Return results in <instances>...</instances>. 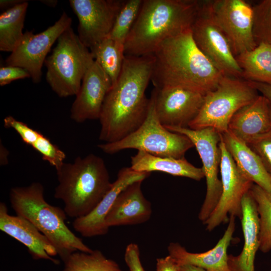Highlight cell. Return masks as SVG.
I'll return each instance as SVG.
<instances>
[{"label": "cell", "mask_w": 271, "mask_h": 271, "mask_svg": "<svg viewBox=\"0 0 271 271\" xmlns=\"http://www.w3.org/2000/svg\"><path fill=\"white\" fill-rule=\"evenodd\" d=\"M153 54L125 55L122 69L103 102L100 120V141H118L137 130L147 115L150 99L145 91L151 80Z\"/></svg>", "instance_id": "obj_1"}, {"label": "cell", "mask_w": 271, "mask_h": 271, "mask_svg": "<svg viewBox=\"0 0 271 271\" xmlns=\"http://www.w3.org/2000/svg\"><path fill=\"white\" fill-rule=\"evenodd\" d=\"M153 54L151 81L157 89L178 87L205 95L224 76L198 48L191 29L166 39Z\"/></svg>", "instance_id": "obj_2"}, {"label": "cell", "mask_w": 271, "mask_h": 271, "mask_svg": "<svg viewBox=\"0 0 271 271\" xmlns=\"http://www.w3.org/2000/svg\"><path fill=\"white\" fill-rule=\"evenodd\" d=\"M200 4L196 0H143L125 42V55L153 54L166 39L191 29Z\"/></svg>", "instance_id": "obj_3"}, {"label": "cell", "mask_w": 271, "mask_h": 271, "mask_svg": "<svg viewBox=\"0 0 271 271\" xmlns=\"http://www.w3.org/2000/svg\"><path fill=\"white\" fill-rule=\"evenodd\" d=\"M56 172L54 197L63 201L66 215L75 219L89 214L112 185L103 160L93 154L64 163Z\"/></svg>", "instance_id": "obj_4"}, {"label": "cell", "mask_w": 271, "mask_h": 271, "mask_svg": "<svg viewBox=\"0 0 271 271\" xmlns=\"http://www.w3.org/2000/svg\"><path fill=\"white\" fill-rule=\"evenodd\" d=\"M44 193V187L39 182L12 188L10 201L17 215L27 219L43 233L63 262L75 251L92 252L93 250L67 226L64 210L49 204L45 200Z\"/></svg>", "instance_id": "obj_5"}, {"label": "cell", "mask_w": 271, "mask_h": 271, "mask_svg": "<svg viewBox=\"0 0 271 271\" xmlns=\"http://www.w3.org/2000/svg\"><path fill=\"white\" fill-rule=\"evenodd\" d=\"M57 42L45 61L46 80L58 96L76 95L85 73L94 61L93 56L71 27Z\"/></svg>", "instance_id": "obj_6"}, {"label": "cell", "mask_w": 271, "mask_h": 271, "mask_svg": "<svg viewBox=\"0 0 271 271\" xmlns=\"http://www.w3.org/2000/svg\"><path fill=\"white\" fill-rule=\"evenodd\" d=\"M98 147L108 154L133 149L153 156L182 159L186 152L194 146L187 136L172 132L161 123L152 93L146 118L137 130L118 141L104 143Z\"/></svg>", "instance_id": "obj_7"}, {"label": "cell", "mask_w": 271, "mask_h": 271, "mask_svg": "<svg viewBox=\"0 0 271 271\" xmlns=\"http://www.w3.org/2000/svg\"><path fill=\"white\" fill-rule=\"evenodd\" d=\"M259 95L247 81L224 76L214 90L205 94L199 112L188 127L194 130L212 127L220 133L225 132L234 114Z\"/></svg>", "instance_id": "obj_8"}, {"label": "cell", "mask_w": 271, "mask_h": 271, "mask_svg": "<svg viewBox=\"0 0 271 271\" xmlns=\"http://www.w3.org/2000/svg\"><path fill=\"white\" fill-rule=\"evenodd\" d=\"M210 19L227 38L235 57L255 48L252 32L253 8L244 0L201 1Z\"/></svg>", "instance_id": "obj_9"}, {"label": "cell", "mask_w": 271, "mask_h": 271, "mask_svg": "<svg viewBox=\"0 0 271 271\" xmlns=\"http://www.w3.org/2000/svg\"><path fill=\"white\" fill-rule=\"evenodd\" d=\"M166 128L172 132L187 136L193 144L201 159L207 190L198 218L204 223L217 205L222 193L221 181L218 177L221 161L220 133L212 127L198 130L189 127Z\"/></svg>", "instance_id": "obj_10"}, {"label": "cell", "mask_w": 271, "mask_h": 271, "mask_svg": "<svg viewBox=\"0 0 271 271\" xmlns=\"http://www.w3.org/2000/svg\"><path fill=\"white\" fill-rule=\"evenodd\" d=\"M71 24L72 19L63 12L58 20L44 31L36 34L33 31L25 32L18 46L6 58V65L25 69L34 83H39L47 54L61 35L71 27Z\"/></svg>", "instance_id": "obj_11"}, {"label": "cell", "mask_w": 271, "mask_h": 271, "mask_svg": "<svg viewBox=\"0 0 271 271\" xmlns=\"http://www.w3.org/2000/svg\"><path fill=\"white\" fill-rule=\"evenodd\" d=\"M220 136V170L222 189L217 205L203 223L206 225V229L210 231L222 223L228 222V215L241 219L242 199L254 184L247 179L238 169L225 147L221 133Z\"/></svg>", "instance_id": "obj_12"}, {"label": "cell", "mask_w": 271, "mask_h": 271, "mask_svg": "<svg viewBox=\"0 0 271 271\" xmlns=\"http://www.w3.org/2000/svg\"><path fill=\"white\" fill-rule=\"evenodd\" d=\"M120 0H70L78 20V36L89 50L107 38L124 3Z\"/></svg>", "instance_id": "obj_13"}, {"label": "cell", "mask_w": 271, "mask_h": 271, "mask_svg": "<svg viewBox=\"0 0 271 271\" xmlns=\"http://www.w3.org/2000/svg\"><path fill=\"white\" fill-rule=\"evenodd\" d=\"M191 29L198 48L223 75L242 78V70L227 38L202 10L201 4Z\"/></svg>", "instance_id": "obj_14"}, {"label": "cell", "mask_w": 271, "mask_h": 271, "mask_svg": "<svg viewBox=\"0 0 271 271\" xmlns=\"http://www.w3.org/2000/svg\"><path fill=\"white\" fill-rule=\"evenodd\" d=\"M152 93L158 119L166 127H188L199 112L205 95L178 87L155 88Z\"/></svg>", "instance_id": "obj_15"}, {"label": "cell", "mask_w": 271, "mask_h": 271, "mask_svg": "<svg viewBox=\"0 0 271 271\" xmlns=\"http://www.w3.org/2000/svg\"><path fill=\"white\" fill-rule=\"evenodd\" d=\"M112 82L94 60L85 73L70 109V117L76 122L99 119Z\"/></svg>", "instance_id": "obj_16"}, {"label": "cell", "mask_w": 271, "mask_h": 271, "mask_svg": "<svg viewBox=\"0 0 271 271\" xmlns=\"http://www.w3.org/2000/svg\"><path fill=\"white\" fill-rule=\"evenodd\" d=\"M151 173L139 172L130 167L121 168L117 174L116 180L96 207L88 215L75 219L73 227L82 236L91 237L106 234L109 227L105 218L119 194L130 184L144 181Z\"/></svg>", "instance_id": "obj_17"}, {"label": "cell", "mask_w": 271, "mask_h": 271, "mask_svg": "<svg viewBox=\"0 0 271 271\" xmlns=\"http://www.w3.org/2000/svg\"><path fill=\"white\" fill-rule=\"evenodd\" d=\"M0 229L25 245L34 259L59 264V261L53 257L58 253L49 240L27 219L10 215L4 202L0 203Z\"/></svg>", "instance_id": "obj_18"}, {"label": "cell", "mask_w": 271, "mask_h": 271, "mask_svg": "<svg viewBox=\"0 0 271 271\" xmlns=\"http://www.w3.org/2000/svg\"><path fill=\"white\" fill-rule=\"evenodd\" d=\"M142 182H133L119 194L105 218L106 224L109 228L140 224L150 219L152 205L143 193Z\"/></svg>", "instance_id": "obj_19"}, {"label": "cell", "mask_w": 271, "mask_h": 271, "mask_svg": "<svg viewBox=\"0 0 271 271\" xmlns=\"http://www.w3.org/2000/svg\"><path fill=\"white\" fill-rule=\"evenodd\" d=\"M235 217L229 216L228 225L222 237L214 247L206 252L192 253L177 242L168 246L169 255L179 265H191L207 271H228L227 249L233 239Z\"/></svg>", "instance_id": "obj_20"}, {"label": "cell", "mask_w": 271, "mask_h": 271, "mask_svg": "<svg viewBox=\"0 0 271 271\" xmlns=\"http://www.w3.org/2000/svg\"><path fill=\"white\" fill-rule=\"evenodd\" d=\"M240 219L244 244L240 253L228 255V271H254V259L259 248V222L255 202L249 191L243 196L241 202Z\"/></svg>", "instance_id": "obj_21"}, {"label": "cell", "mask_w": 271, "mask_h": 271, "mask_svg": "<svg viewBox=\"0 0 271 271\" xmlns=\"http://www.w3.org/2000/svg\"><path fill=\"white\" fill-rule=\"evenodd\" d=\"M270 102L259 95L238 110L231 119L228 130L248 144L254 138L271 130Z\"/></svg>", "instance_id": "obj_22"}, {"label": "cell", "mask_w": 271, "mask_h": 271, "mask_svg": "<svg viewBox=\"0 0 271 271\" xmlns=\"http://www.w3.org/2000/svg\"><path fill=\"white\" fill-rule=\"evenodd\" d=\"M227 151L241 173L253 183L271 192V177L255 153L229 130L221 133Z\"/></svg>", "instance_id": "obj_23"}, {"label": "cell", "mask_w": 271, "mask_h": 271, "mask_svg": "<svg viewBox=\"0 0 271 271\" xmlns=\"http://www.w3.org/2000/svg\"><path fill=\"white\" fill-rule=\"evenodd\" d=\"M133 170L139 172H161L174 176H179L200 181L204 177L202 168H198L184 158L175 159L153 156L142 151L131 157Z\"/></svg>", "instance_id": "obj_24"}, {"label": "cell", "mask_w": 271, "mask_h": 271, "mask_svg": "<svg viewBox=\"0 0 271 271\" xmlns=\"http://www.w3.org/2000/svg\"><path fill=\"white\" fill-rule=\"evenodd\" d=\"M236 59L244 80L271 85V44L260 43Z\"/></svg>", "instance_id": "obj_25"}, {"label": "cell", "mask_w": 271, "mask_h": 271, "mask_svg": "<svg viewBox=\"0 0 271 271\" xmlns=\"http://www.w3.org/2000/svg\"><path fill=\"white\" fill-rule=\"evenodd\" d=\"M29 3L26 1L0 15V50L12 53L20 43Z\"/></svg>", "instance_id": "obj_26"}, {"label": "cell", "mask_w": 271, "mask_h": 271, "mask_svg": "<svg viewBox=\"0 0 271 271\" xmlns=\"http://www.w3.org/2000/svg\"><path fill=\"white\" fill-rule=\"evenodd\" d=\"M94 60L110 79L112 85L121 72L124 45L107 37L90 50Z\"/></svg>", "instance_id": "obj_27"}, {"label": "cell", "mask_w": 271, "mask_h": 271, "mask_svg": "<svg viewBox=\"0 0 271 271\" xmlns=\"http://www.w3.org/2000/svg\"><path fill=\"white\" fill-rule=\"evenodd\" d=\"M64 263L62 271H121L115 261L107 258L98 250L90 253L75 251Z\"/></svg>", "instance_id": "obj_28"}, {"label": "cell", "mask_w": 271, "mask_h": 271, "mask_svg": "<svg viewBox=\"0 0 271 271\" xmlns=\"http://www.w3.org/2000/svg\"><path fill=\"white\" fill-rule=\"evenodd\" d=\"M249 192L255 202L259 217V249L267 253L271 250V192L255 184Z\"/></svg>", "instance_id": "obj_29"}, {"label": "cell", "mask_w": 271, "mask_h": 271, "mask_svg": "<svg viewBox=\"0 0 271 271\" xmlns=\"http://www.w3.org/2000/svg\"><path fill=\"white\" fill-rule=\"evenodd\" d=\"M143 0L125 1L108 37L124 45L138 16Z\"/></svg>", "instance_id": "obj_30"}, {"label": "cell", "mask_w": 271, "mask_h": 271, "mask_svg": "<svg viewBox=\"0 0 271 271\" xmlns=\"http://www.w3.org/2000/svg\"><path fill=\"white\" fill-rule=\"evenodd\" d=\"M252 8V32L256 45L271 44V0L261 1Z\"/></svg>", "instance_id": "obj_31"}, {"label": "cell", "mask_w": 271, "mask_h": 271, "mask_svg": "<svg viewBox=\"0 0 271 271\" xmlns=\"http://www.w3.org/2000/svg\"><path fill=\"white\" fill-rule=\"evenodd\" d=\"M32 147L41 155L43 160L48 162L56 170L64 163L65 154L42 133Z\"/></svg>", "instance_id": "obj_32"}, {"label": "cell", "mask_w": 271, "mask_h": 271, "mask_svg": "<svg viewBox=\"0 0 271 271\" xmlns=\"http://www.w3.org/2000/svg\"><path fill=\"white\" fill-rule=\"evenodd\" d=\"M247 145L271 177V130L254 138Z\"/></svg>", "instance_id": "obj_33"}, {"label": "cell", "mask_w": 271, "mask_h": 271, "mask_svg": "<svg viewBox=\"0 0 271 271\" xmlns=\"http://www.w3.org/2000/svg\"><path fill=\"white\" fill-rule=\"evenodd\" d=\"M4 124L6 128L14 129L19 134L24 143L31 146L41 134L40 132L33 129L26 123L16 119L11 115L4 118Z\"/></svg>", "instance_id": "obj_34"}, {"label": "cell", "mask_w": 271, "mask_h": 271, "mask_svg": "<svg viewBox=\"0 0 271 271\" xmlns=\"http://www.w3.org/2000/svg\"><path fill=\"white\" fill-rule=\"evenodd\" d=\"M30 77L28 72L20 67L6 65L0 68V85L2 86L14 80Z\"/></svg>", "instance_id": "obj_35"}, {"label": "cell", "mask_w": 271, "mask_h": 271, "mask_svg": "<svg viewBox=\"0 0 271 271\" xmlns=\"http://www.w3.org/2000/svg\"><path fill=\"white\" fill-rule=\"evenodd\" d=\"M124 260L129 271H145L140 259V251L138 245L131 243L126 247Z\"/></svg>", "instance_id": "obj_36"}, {"label": "cell", "mask_w": 271, "mask_h": 271, "mask_svg": "<svg viewBox=\"0 0 271 271\" xmlns=\"http://www.w3.org/2000/svg\"><path fill=\"white\" fill-rule=\"evenodd\" d=\"M156 271H180V269L173 258L168 255L157 259Z\"/></svg>", "instance_id": "obj_37"}, {"label": "cell", "mask_w": 271, "mask_h": 271, "mask_svg": "<svg viewBox=\"0 0 271 271\" xmlns=\"http://www.w3.org/2000/svg\"><path fill=\"white\" fill-rule=\"evenodd\" d=\"M249 84L271 102V85L256 82L248 81Z\"/></svg>", "instance_id": "obj_38"}, {"label": "cell", "mask_w": 271, "mask_h": 271, "mask_svg": "<svg viewBox=\"0 0 271 271\" xmlns=\"http://www.w3.org/2000/svg\"><path fill=\"white\" fill-rule=\"evenodd\" d=\"M24 0H1L0 7L2 9H10L19 4L24 2Z\"/></svg>", "instance_id": "obj_39"}, {"label": "cell", "mask_w": 271, "mask_h": 271, "mask_svg": "<svg viewBox=\"0 0 271 271\" xmlns=\"http://www.w3.org/2000/svg\"><path fill=\"white\" fill-rule=\"evenodd\" d=\"M9 151L1 144L0 147V164L4 166L8 164Z\"/></svg>", "instance_id": "obj_40"}, {"label": "cell", "mask_w": 271, "mask_h": 271, "mask_svg": "<svg viewBox=\"0 0 271 271\" xmlns=\"http://www.w3.org/2000/svg\"><path fill=\"white\" fill-rule=\"evenodd\" d=\"M180 271H207V270L191 265H179Z\"/></svg>", "instance_id": "obj_41"}, {"label": "cell", "mask_w": 271, "mask_h": 271, "mask_svg": "<svg viewBox=\"0 0 271 271\" xmlns=\"http://www.w3.org/2000/svg\"><path fill=\"white\" fill-rule=\"evenodd\" d=\"M41 2L50 7H55L58 3V1L56 0H43Z\"/></svg>", "instance_id": "obj_42"}, {"label": "cell", "mask_w": 271, "mask_h": 271, "mask_svg": "<svg viewBox=\"0 0 271 271\" xmlns=\"http://www.w3.org/2000/svg\"><path fill=\"white\" fill-rule=\"evenodd\" d=\"M269 115H270V119L271 121V102H270L269 104Z\"/></svg>", "instance_id": "obj_43"}, {"label": "cell", "mask_w": 271, "mask_h": 271, "mask_svg": "<svg viewBox=\"0 0 271 271\" xmlns=\"http://www.w3.org/2000/svg\"><path fill=\"white\" fill-rule=\"evenodd\" d=\"M270 271H271V268H270Z\"/></svg>", "instance_id": "obj_44"}]
</instances>
